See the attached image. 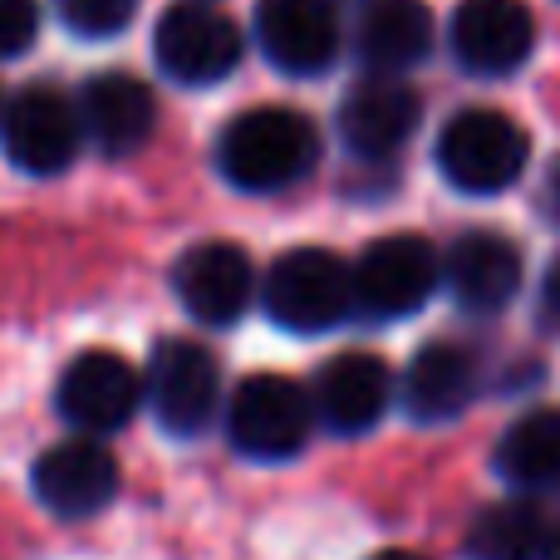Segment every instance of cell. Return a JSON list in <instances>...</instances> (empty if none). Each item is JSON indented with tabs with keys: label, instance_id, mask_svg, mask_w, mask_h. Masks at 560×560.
<instances>
[{
	"label": "cell",
	"instance_id": "6da1fadb",
	"mask_svg": "<svg viewBox=\"0 0 560 560\" xmlns=\"http://www.w3.org/2000/svg\"><path fill=\"white\" fill-rule=\"evenodd\" d=\"M319 158V133L300 108L261 104L222 128L217 138V167L242 192H280L300 183Z\"/></svg>",
	"mask_w": 560,
	"mask_h": 560
},
{
	"label": "cell",
	"instance_id": "7a4b0ae2",
	"mask_svg": "<svg viewBox=\"0 0 560 560\" xmlns=\"http://www.w3.org/2000/svg\"><path fill=\"white\" fill-rule=\"evenodd\" d=\"M526 128L502 108H457L438 133V173L467 197H497L526 173Z\"/></svg>",
	"mask_w": 560,
	"mask_h": 560
},
{
	"label": "cell",
	"instance_id": "3957f363",
	"mask_svg": "<svg viewBox=\"0 0 560 560\" xmlns=\"http://www.w3.org/2000/svg\"><path fill=\"white\" fill-rule=\"evenodd\" d=\"M266 315L290 335H325L354 315V276L349 261L325 246H295L276 256L266 276Z\"/></svg>",
	"mask_w": 560,
	"mask_h": 560
},
{
	"label": "cell",
	"instance_id": "277c9868",
	"mask_svg": "<svg viewBox=\"0 0 560 560\" xmlns=\"http://www.w3.org/2000/svg\"><path fill=\"white\" fill-rule=\"evenodd\" d=\"M315 433L310 388L285 374H252L226 404V438L252 463H290Z\"/></svg>",
	"mask_w": 560,
	"mask_h": 560
},
{
	"label": "cell",
	"instance_id": "5b68a950",
	"mask_svg": "<svg viewBox=\"0 0 560 560\" xmlns=\"http://www.w3.org/2000/svg\"><path fill=\"white\" fill-rule=\"evenodd\" d=\"M354 276V310L369 319H404L428 305L438 290L443 261L423 236H378L349 266Z\"/></svg>",
	"mask_w": 560,
	"mask_h": 560
},
{
	"label": "cell",
	"instance_id": "8992f818",
	"mask_svg": "<svg viewBox=\"0 0 560 560\" xmlns=\"http://www.w3.org/2000/svg\"><path fill=\"white\" fill-rule=\"evenodd\" d=\"M143 394L153 404L163 433L173 438H197L212 423L217 404H222V369L217 354L197 339H163L153 349V364H148Z\"/></svg>",
	"mask_w": 560,
	"mask_h": 560
},
{
	"label": "cell",
	"instance_id": "52a82bcc",
	"mask_svg": "<svg viewBox=\"0 0 560 560\" xmlns=\"http://www.w3.org/2000/svg\"><path fill=\"white\" fill-rule=\"evenodd\" d=\"M153 55L158 69L177 84H222L242 65V30H236L232 15L202 5V0H183V5L163 10V20H158Z\"/></svg>",
	"mask_w": 560,
	"mask_h": 560
},
{
	"label": "cell",
	"instance_id": "ba28073f",
	"mask_svg": "<svg viewBox=\"0 0 560 560\" xmlns=\"http://www.w3.org/2000/svg\"><path fill=\"white\" fill-rule=\"evenodd\" d=\"M0 138L20 173L55 177L79 158L84 128H79V108L55 84H25L0 114Z\"/></svg>",
	"mask_w": 560,
	"mask_h": 560
},
{
	"label": "cell",
	"instance_id": "9c48e42d",
	"mask_svg": "<svg viewBox=\"0 0 560 560\" xmlns=\"http://www.w3.org/2000/svg\"><path fill=\"white\" fill-rule=\"evenodd\" d=\"M55 404H59V418L79 428V438L118 433L138 413V404H143V378L114 349H89V354H79L59 374Z\"/></svg>",
	"mask_w": 560,
	"mask_h": 560
},
{
	"label": "cell",
	"instance_id": "30bf717a",
	"mask_svg": "<svg viewBox=\"0 0 560 560\" xmlns=\"http://www.w3.org/2000/svg\"><path fill=\"white\" fill-rule=\"evenodd\" d=\"M30 487H35L39 506L55 512L59 522H84L118 497V463L94 438H65L35 457Z\"/></svg>",
	"mask_w": 560,
	"mask_h": 560
},
{
	"label": "cell",
	"instance_id": "8fae6325",
	"mask_svg": "<svg viewBox=\"0 0 560 560\" xmlns=\"http://www.w3.org/2000/svg\"><path fill=\"white\" fill-rule=\"evenodd\" d=\"M453 59L467 74L502 79L522 69L536 49V20L526 0H463L447 30Z\"/></svg>",
	"mask_w": 560,
	"mask_h": 560
},
{
	"label": "cell",
	"instance_id": "7c38bea8",
	"mask_svg": "<svg viewBox=\"0 0 560 560\" xmlns=\"http://www.w3.org/2000/svg\"><path fill=\"white\" fill-rule=\"evenodd\" d=\"M423 118V98L418 89H408L404 79H374L354 84L339 104V143L359 158V163H388L404 153V143L418 133Z\"/></svg>",
	"mask_w": 560,
	"mask_h": 560
},
{
	"label": "cell",
	"instance_id": "4fadbf2b",
	"mask_svg": "<svg viewBox=\"0 0 560 560\" xmlns=\"http://www.w3.org/2000/svg\"><path fill=\"white\" fill-rule=\"evenodd\" d=\"M315 423L335 438H359L394 404V374L378 354H335L310 388Z\"/></svg>",
	"mask_w": 560,
	"mask_h": 560
},
{
	"label": "cell",
	"instance_id": "5bb4252c",
	"mask_svg": "<svg viewBox=\"0 0 560 560\" xmlns=\"http://www.w3.org/2000/svg\"><path fill=\"white\" fill-rule=\"evenodd\" d=\"M173 290H177V300L187 305L192 319L226 329L246 315V305H252L256 276H252V261H246L242 246L202 242V246H192V252L177 256Z\"/></svg>",
	"mask_w": 560,
	"mask_h": 560
},
{
	"label": "cell",
	"instance_id": "9a60e30c",
	"mask_svg": "<svg viewBox=\"0 0 560 560\" xmlns=\"http://www.w3.org/2000/svg\"><path fill=\"white\" fill-rule=\"evenodd\" d=\"M74 108H79V128H84V138L108 158L138 153L158 128L153 89H148L138 74H124V69H114V74H94L84 89H79Z\"/></svg>",
	"mask_w": 560,
	"mask_h": 560
},
{
	"label": "cell",
	"instance_id": "2e32d148",
	"mask_svg": "<svg viewBox=\"0 0 560 560\" xmlns=\"http://www.w3.org/2000/svg\"><path fill=\"white\" fill-rule=\"evenodd\" d=\"M256 39L261 55L285 74H319L339 55V15L329 0H261Z\"/></svg>",
	"mask_w": 560,
	"mask_h": 560
},
{
	"label": "cell",
	"instance_id": "e0dca14e",
	"mask_svg": "<svg viewBox=\"0 0 560 560\" xmlns=\"http://www.w3.org/2000/svg\"><path fill=\"white\" fill-rule=\"evenodd\" d=\"M477 398V359L453 339H433L408 359L404 378H398V404L413 423H453L457 413H467V404Z\"/></svg>",
	"mask_w": 560,
	"mask_h": 560
},
{
	"label": "cell",
	"instance_id": "ac0fdd59",
	"mask_svg": "<svg viewBox=\"0 0 560 560\" xmlns=\"http://www.w3.org/2000/svg\"><path fill=\"white\" fill-rule=\"evenodd\" d=\"M443 280L463 310L497 315L522 290V252L497 232H463L443 256Z\"/></svg>",
	"mask_w": 560,
	"mask_h": 560
},
{
	"label": "cell",
	"instance_id": "d6986e66",
	"mask_svg": "<svg viewBox=\"0 0 560 560\" xmlns=\"http://www.w3.org/2000/svg\"><path fill=\"white\" fill-rule=\"evenodd\" d=\"M354 49L364 69H374V79H404V69H413L433 49V15L423 0H369L359 10Z\"/></svg>",
	"mask_w": 560,
	"mask_h": 560
},
{
	"label": "cell",
	"instance_id": "ffe728a7",
	"mask_svg": "<svg viewBox=\"0 0 560 560\" xmlns=\"http://www.w3.org/2000/svg\"><path fill=\"white\" fill-rule=\"evenodd\" d=\"M497 477L512 492L536 497L560 487V408H532L497 443Z\"/></svg>",
	"mask_w": 560,
	"mask_h": 560
},
{
	"label": "cell",
	"instance_id": "44dd1931",
	"mask_svg": "<svg viewBox=\"0 0 560 560\" xmlns=\"http://www.w3.org/2000/svg\"><path fill=\"white\" fill-rule=\"evenodd\" d=\"M546 516L532 502L512 497L487 512H477L472 532H467V551L477 560H541L546 556Z\"/></svg>",
	"mask_w": 560,
	"mask_h": 560
},
{
	"label": "cell",
	"instance_id": "7402d4cb",
	"mask_svg": "<svg viewBox=\"0 0 560 560\" xmlns=\"http://www.w3.org/2000/svg\"><path fill=\"white\" fill-rule=\"evenodd\" d=\"M59 20L84 39H108L118 30H128V20L138 15V0H55Z\"/></svg>",
	"mask_w": 560,
	"mask_h": 560
},
{
	"label": "cell",
	"instance_id": "603a6c76",
	"mask_svg": "<svg viewBox=\"0 0 560 560\" xmlns=\"http://www.w3.org/2000/svg\"><path fill=\"white\" fill-rule=\"evenodd\" d=\"M39 35V0H0V59H15Z\"/></svg>",
	"mask_w": 560,
	"mask_h": 560
},
{
	"label": "cell",
	"instance_id": "cb8c5ba5",
	"mask_svg": "<svg viewBox=\"0 0 560 560\" xmlns=\"http://www.w3.org/2000/svg\"><path fill=\"white\" fill-rule=\"evenodd\" d=\"M536 319H541V329H556L560 335V256L541 280V310H536Z\"/></svg>",
	"mask_w": 560,
	"mask_h": 560
},
{
	"label": "cell",
	"instance_id": "d4e9b609",
	"mask_svg": "<svg viewBox=\"0 0 560 560\" xmlns=\"http://www.w3.org/2000/svg\"><path fill=\"white\" fill-rule=\"evenodd\" d=\"M546 212L560 217V158L551 163V173H546Z\"/></svg>",
	"mask_w": 560,
	"mask_h": 560
},
{
	"label": "cell",
	"instance_id": "484cf974",
	"mask_svg": "<svg viewBox=\"0 0 560 560\" xmlns=\"http://www.w3.org/2000/svg\"><path fill=\"white\" fill-rule=\"evenodd\" d=\"M541 560H560V526H556L551 536H546V556H541Z\"/></svg>",
	"mask_w": 560,
	"mask_h": 560
},
{
	"label": "cell",
	"instance_id": "4316f807",
	"mask_svg": "<svg viewBox=\"0 0 560 560\" xmlns=\"http://www.w3.org/2000/svg\"><path fill=\"white\" fill-rule=\"evenodd\" d=\"M374 560H418V556L413 551H378Z\"/></svg>",
	"mask_w": 560,
	"mask_h": 560
},
{
	"label": "cell",
	"instance_id": "83f0119b",
	"mask_svg": "<svg viewBox=\"0 0 560 560\" xmlns=\"http://www.w3.org/2000/svg\"><path fill=\"white\" fill-rule=\"evenodd\" d=\"M0 114H5V98H0Z\"/></svg>",
	"mask_w": 560,
	"mask_h": 560
}]
</instances>
